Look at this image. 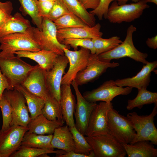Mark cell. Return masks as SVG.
Segmentation results:
<instances>
[{
	"mask_svg": "<svg viewBox=\"0 0 157 157\" xmlns=\"http://www.w3.org/2000/svg\"><path fill=\"white\" fill-rule=\"evenodd\" d=\"M51 143L54 149L57 148L66 152L74 151L72 135L67 125H63L55 130Z\"/></svg>",
	"mask_w": 157,
	"mask_h": 157,
	"instance_id": "22",
	"label": "cell"
},
{
	"mask_svg": "<svg viewBox=\"0 0 157 157\" xmlns=\"http://www.w3.org/2000/svg\"><path fill=\"white\" fill-rule=\"evenodd\" d=\"M42 114L48 119L64 123L59 102L50 95L45 100Z\"/></svg>",
	"mask_w": 157,
	"mask_h": 157,
	"instance_id": "30",
	"label": "cell"
},
{
	"mask_svg": "<svg viewBox=\"0 0 157 157\" xmlns=\"http://www.w3.org/2000/svg\"><path fill=\"white\" fill-rule=\"evenodd\" d=\"M13 53L19 57L28 58L35 61L46 71H48L53 67L59 55L54 52L44 50L36 51H21Z\"/></svg>",
	"mask_w": 157,
	"mask_h": 157,
	"instance_id": "21",
	"label": "cell"
},
{
	"mask_svg": "<svg viewBox=\"0 0 157 157\" xmlns=\"http://www.w3.org/2000/svg\"><path fill=\"white\" fill-rule=\"evenodd\" d=\"M53 22L57 30L87 26L79 18L72 13L63 15Z\"/></svg>",
	"mask_w": 157,
	"mask_h": 157,
	"instance_id": "35",
	"label": "cell"
},
{
	"mask_svg": "<svg viewBox=\"0 0 157 157\" xmlns=\"http://www.w3.org/2000/svg\"><path fill=\"white\" fill-rule=\"evenodd\" d=\"M64 51V55L68 60L69 66L67 71L63 76L61 85H71L77 74L87 66L91 53L89 49L82 47L74 51L65 48Z\"/></svg>",
	"mask_w": 157,
	"mask_h": 157,
	"instance_id": "14",
	"label": "cell"
},
{
	"mask_svg": "<svg viewBox=\"0 0 157 157\" xmlns=\"http://www.w3.org/2000/svg\"><path fill=\"white\" fill-rule=\"evenodd\" d=\"M136 31V27L131 25L127 29L124 41L112 50L97 55L99 58L104 61L110 62L113 59L127 57L144 64L148 63L149 62L146 59L148 54L140 51L134 45L133 35Z\"/></svg>",
	"mask_w": 157,
	"mask_h": 157,
	"instance_id": "2",
	"label": "cell"
},
{
	"mask_svg": "<svg viewBox=\"0 0 157 157\" xmlns=\"http://www.w3.org/2000/svg\"><path fill=\"white\" fill-rule=\"evenodd\" d=\"M108 125L110 134L122 143L130 144L136 133L126 117L112 108L108 114Z\"/></svg>",
	"mask_w": 157,
	"mask_h": 157,
	"instance_id": "8",
	"label": "cell"
},
{
	"mask_svg": "<svg viewBox=\"0 0 157 157\" xmlns=\"http://www.w3.org/2000/svg\"><path fill=\"white\" fill-rule=\"evenodd\" d=\"M71 84L74 89L77 99L74 113L76 120L75 126L84 136L91 114L97 104L89 102L84 98L74 80Z\"/></svg>",
	"mask_w": 157,
	"mask_h": 157,
	"instance_id": "16",
	"label": "cell"
},
{
	"mask_svg": "<svg viewBox=\"0 0 157 157\" xmlns=\"http://www.w3.org/2000/svg\"><path fill=\"white\" fill-rule=\"evenodd\" d=\"M138 90L135 98L128 100L126 106L127 110H131L135 108L140 109L144 105L157 103V92L149 91L145 88L138 89Z\"/></svg>",
	"mask_w": 157,
	"mask_h": 157,
	"instance_id": "29",
	"label": "cell"
},
{
	"mask_svg": "<svg viewBox=\"0 0 157 157\" xmlns=\"http://www.w3.org/2000/svg\"><path fill=\"white\" fill-rule=\"evenodd\" d=\"M0 108L2 116V125L1 130L4 131L8 129L11 126L12 113L10 105L3 94L0 100Z\"/></svg>",
	"mask_w": 157,
	"mask_h": 157,
	"instance_id": "37",
	"label": "cell"
},
{
	"mask_svg": "<svg viewBox=\"0 0 157 157\" xmlns=\"http://www.w3.org/2000/svg\"><path fill=\"white\" fill-rule=\"evenodd\" d=\"M68 63V60L65 55H58L53 67L46 71V83L49 92L59 102L62 79Z\"/></svg>",
	"mask_w": 157,
	"mask_h": 157,
	"instance_id": "15",
	"label": "cell"
},
{
	"mask_svg": "<svg viewBox=\"0 0 157 157\" xmlns=\"http://www.w3.org/2000/svg\"><path fill=\"white\" fill-rule=\"evenodd\" d=\"M66 153L60 149L54 150L21 145L10 157H37L45 154H61Z\"/></svg>",
	"mask_w": 157,
	"mask_h": 157,
	"instance_id": "31",
	"label": "cell"
},
{
	"mask_svg": "<svg viewBox=\"0 0 157 157\" xmlns=\"http://www.w3.org/2000/svg\"><path fill=\"white\" fill-rule=\"evenodd\" d=\"M97 55L109 51L114 49L121 43L122 41L117 36L108 39L97 38L92 39Z\"/></svg>",
	"mask_w": 157,
	"mask_h": 157,
	"instance_id": "32",
	"label": "cell"
},
{
	"mask_svg": "<svg viewBox=\"0 0 157 157\" xmlns=\"http://www.w3.org/2000/svg\"><path fill=\"white\" fill-rule=\"evenodd\" d=\"M69 11L79 18L87 25H95L94 16L88 12L79 0H61Z\"/></svg>",
	"mask_w": 157,
	"mask_h": 157,
	"instance_id": "27",
	"label": "cell"
},
{
	"mask_svg": "<svg viewBox=\"0 0 157 157\" xmlns=\"http://www.w3.org/2000/svg\"><path fill=\"white\" fill-rule=\"evenodd\" d=\"M73 136L75 152L88 155L92 151V149L87 140L75 126L69 128Z\"/></svg>",
	"mask_w": 157,
	"mask_h": 157,
	"instance_id": "34",
	"label": "cell"
},
{
	"mask_svg": "<svg viewBox=\"0 0 157 157\" xmlns=\"http://www.w3.org/2000/svg\"><path fill=\"white\" fill-rule=\"evenodd\" d=\"M154 104L153 110L149 115H139L135 112L127 115L126 117L136 133L135 137L130 144L139 141L147 140L154 144H157V129L154 122L157 114V103Z\"/></svg>",
	"mask_w": 157,
	"mask_h": 157,
	"instance_id": "3",
	"label": "cell"
},
{
	"mask_svg": "<svg viewBox=\"0 0 157 157\" xmlns=\"http://www.w3.org/2000/svg\"><path fill=\"white\" fill-rule=\"evenodd\" d=\"M31 26L28 20L17 13L0 26V38L13 33H25Z\"/></svg>",
	"mask_w": 157,
	"mask_h": 157,
	"instance_id": "24",
	"label": "cell"
},
{
	"mask_svg": "<svg viewBox=\"0 0 157 157\" xmlns=\"http://www.w3.org/2000/svg\"><path fill=\"white\" fill-rule=\"evenodd\" d=\"M116 0H99L98 6L95 9L89 12L94 16H97L99 20L103 17L106 19L107 14L110 3Z\"/></svg>",
	"mask_w": 157,
	"mask_h": 157,
	"instance_id": "39",
	"label": "cell"
},
{
	"mask_svg": "<svg viewBox=\"0 0 157 157\" xmlns=\"http://www.w3.org/2000/svg\"><path fill=\"white\" fill-rule=\"evenodd\" d=\"M20 2L22 9L31 18L36 26L40 30L42 18L38 15V0H18Z\"/></svg>",
	"mask_w": 157,
	"mask_h": 157,
	"instance_id": "33",
	"label": "cell"
},
{
	"mask_svg": "<svg viewBox=\"0 0 157 157\" xmlns=\"http://www.w3.org/2000/svg\"><path fill=\"white\" fill-rule=\"evenodd\" d=\"M113 107L111 102L102 101L97 104L92 110L85 135L92 136L110 134L108 125V114Z\"/></svg>",
	"mask_w": 157,
	"mask_h": 157,
	"instance_id": "9",
	"label": "cell"
},
{
	"mask_svg": "<svg viewBox=\"0 0 157 157\" xmlns=\"http://www.w3.org/2000/svg\"><path fill=\"white\" fill-rule=\"evenodd\" d=\"M0 43V58L13 54L15 51H36L42 50L26 32L13 33L1 38Z\"/></svg>",
	"mask_w": 157,
	"mask_h": 157,
	"instance_id": "7",
	"label": "cell"
},
{
	"mask_svg": "<svg viewBox=\"0 0 157 157\" xmlns=\"http://www.w3.org/2000/svg\"><path fill=\"white\" fill-rule=\"evenodd\" d=\"M39 1H55V0H38Z\"/></svg>",
	"mask_w": 157,
	"mask_h": 157,
	"instance_id": "49",
	"label": "cell"
},
{
	"mask_svg": "<svg viewBox=\"0 0 157 157\" xmlns=\"http://www.w3.org/2000/svg\"><path fill=\"white\" fill-rule=\"evenodd\" d=\"M61 43L70 46L74 50H77L79 47L89 49L90 53L95 54V50L92 39L89 38H71L63 40Z\"/></svg>",
	"mask_w": 157,
	"mask_h": 157,
	"instance_id": "36",
	"label": "cell"
},
{
	"mask_svg": "<svg viewBox=\"0 0 157 157\" xmlns=\"http://www.w3.org/2000/svg\"><path fill=\"white\" fill-rule=\"evenodd\" d=\"M14 89L22 93L25 98L31 119L42 114L45 103L44 99L31 93L21 85L15 87Z\"/></svg>",
	"mask_w": 157,
	"mask_h": 157,
	"instance_id": "26",
	"label": "cell"
},
{
	"mask_svg": "<svg viewBox=\"0 0 157 157\" xmlns=\"http://www.w3.org/2000/svg\"><path fill=\"white\" fill-rule=\"evenodd\" d=\"M55 1H38L39 16L41 17L46 18L53 6Z\"/></svg>",
	"mask_w": 157,
	"mask_h": 157,
	"instance_id": "40",
	"label": "cell"
},
{
	"mask_svg": "<svg viewBox=\"0 0 157 157\" xmlns=\"http://www.w3.org/2000/svg\"><path fill=\"white\" fill-rule=\"evenodd\" d=\"M70 13L61 0H55L51 10L46 17L53 22Z\"/></svg>",
	"mask_w": 157,
	"mask_h": 157,
	"instance_id": "38",
	"label": "cell"
},
{
	"mask_svg": "<svg viewBox=\"0 0 157 157\" xmlns=\"http://www.w3.org/2000/svg\"><path fill=\"white\" fill-rule=\"evenodd\" d=\"M57 31L54 22L44 17L40 30L31 26L26 32L37 43L42 50L51 51L59 55H64V49L69 48V46L63 44L58 41Z\"/></svg>",
	"mask_w": 157,
	"mask_h": 157,
	"instance_id": "1",
	"label": "cell"
},
{
	"mask_svg": "<svg viewBox=\"0 0 157 157\" xmlns=\"http://www.w3.org/2000/svg\"><path fill=\"white\" fill-rule=\"evenodd\" d=\"M0 8L7 13L11 14L13 9L12 3L10 1L4 2L0 1Z\"/></svg>",
	"mask_w": 157,
	"mask_h": 157,
	"instance_id": "44",
	"label": "cell"
},
{
	"mask_svg": "<svg viewBox=\"0 0 157 157\" xmlns=\"http://www.w3.org/2000/svg\"><path fill=\"white\" fill-rule=\"evenodd\" d=\"M85 137L95 157H124L126 155L122 144L110 134Z\"/></svg>",
	"mask_w": 157,
	"mask_h": 157,
	"instance_id": "5",
	"label": "cell"
},
{
	"mask_svg": "<svg viewBox=\"0 0 157 157\" xmlns=\"http://www.w3.org/2000/svg\"><path fill=\"white\" fill-rule=\"evenodd\" d=\"M101 25L99 23L92 26H84L57 30V37L60 42L64 40L71 38H89L93 39L102 37Z\"/></svg>",
	"mask_w": 157,
	"mask_h": 157,
	"instance_id": "19",
	"label": "cell"
},
{
	"mask_svg": "<svg viewBox=\"0 0 157 157\" xmlns=\"http://www.w3.org/2000/svg\"><path fill=\"white\" fill-rule=\"evenodd\" d=\"M3 94L11 106L12 120L11 126L27 127L31 118L27 106L26 104V100L23 95L15 89L13 90H5Z\"/></svg>",
	"mask_w": 157,
	"mask_h": 157,
	"instance_id": "12",
	"label": "cell"
},
{
	"mask_svg": "<svg viewBox=\"0 0 157 157\" xmlns=\"http://www.w3.org/2000/svg\"><path fill=\"white\" fill-rule=\"evenodd\" d=\"M14 89L6 77L1 73L0 69V100L5 90H13Z\"/></svg>",
	"mask_w": 157,
	"mask_h": 157,
	"instance_id": "41",
	"label": "cell"
},
{
	"mask_svg": "<svg viewBox=\"0 0 157 157\" xmlns=\"http://www.w3.org/2000/svg\"><path fill=\"white\" fill-rule=\"evenodd\" d=\"M9 14L0 8V26L6 22L11 16Z\"/></svg>",
	"mask_w": 157,
	"mask_h": 157,
	"instance_id": "46",
	"label": "cell"
},
{
	"mask_svg": "<svg viewBox=\"0 0 157 157\" xmlns=\"http://www.w3.org/2000/svg\"><path fill=\"white\" fill-rule=\"evenodd\" d=\"M13 54L0 58V69L11 86L21 85L31 71L35 67Z\"/></svg>",
	"mask_w": 157,
	"mask_h": 157,
	"instance_id": "4",
	"label": "cell"
},
{
	"mask_svg": "<svg viewBox=\"0 0 157 157\" xmlns=\"http://www.w3.org/2000/svg\"><path fill=\"white\" fill-rule=\"evenodd\" d=\"M86 9H95L99 5V0H79Z\"/></svg>",
	"mask_w": 157,
	"mask_h": 157,
	"instance_id": "43",
	"label": "cell"
},
{
	"mask_svg": "<svg viewBox=\"0 0 157 157\" xmlns=\"http://www.w3.org/2000/svg\"><path fill=\"white\" fill-rule=\"evenodd\" d=\"M53 134L40 135L27 131L23 137L21 145L40 149L54 150L51 144Z\"/></svg>",
	"mask_w": 157,
	"mask_h": 157,
	"instance_id": "28",
	"label": "cell"
},
{
	"mask_svg": "<svg viewBox=\"0 0 157 157\" xmlns=\"http://www.w3.org/2000/svg\"><path fill=\"white\" fill-rule=\"evenodd\" d=\"M132 90V88L130 87L124 88L118 86L115 81L110 80L104 82L95 89L85 92L83 96L90 102L101 101L109 103L117 96L129 94Z\"/></svg>",
	"mask_w": 157,
	"mask_h": 157,
	"instance_id": "10",
	"label": "cell"
},
{
	"mask_svg": "<svg viewBox=\"0 0 157 157\" xmlns=\"http://www.w3.org/2000/svg\"><path fill=\"white\" fill-rule=\"evenodd\" d=\"M45 72L46 71L37 64L21 84L31 93L44 100L50 95L47 86Z\"/></svg>",
	"mask_w": 157,
	"mask_h": 157,
	"instance_id": "17",
	"label": "cell"
},
{
	"mask_svg": "<svg viewBox=\"0 0 157 157\" xmlns=\"http://www.w3.org/2000/svg\"><path fill=\"white\" fill-rule=\"evenodd\" d=\"M119 65L117 63L101 60L96 54L90 53L87 66L77 74L74 81L78 86L82 85L97 79L108 68Z\"/></svg>",
	"mask_w": 157,
	"mask_h": 157,
	"instance_id": "11",
	"label": "cell"
},
{
	"mask_svg": "<svg viewBox=\"0 0 157 157\" xmlns=\"http://www.w3.org/2000/svg\"><path fill=\"white\" fill-rule=\"evenodd\" d=\"M64 124L58 121L49 120L41 114L31 119L28 125V131L40 135L53 134L56 129Z\"/></svg>",
	"mask_w": 157,
	"mask_h": 157,
	"instance_id": "23",
	"label": "cell"
},
{
	"mask_svg": "<svg viewBox=\"0 0 157 157\" xmlns=\"http://www.w3.org/2000/svg\"><path fill=\"white\" fill-rule=\"evenodd\" d=\"M56 157H95V155L93 151L88 155L78 153L74 151L66 152L64 154H56Z\"/></svg>",
	"mask_w": 157,
	"mask_h": 157,
	"instance_id": "42",
	"label": "cell"
},
{
	"mask_svg": "<svg viewBox=\"0 0 157 157\" xmlns=\"http://www.w3.org/2000/svg\"><path fill=\"white\" fill-rule=\"evenodd\" d=\"M146 3L148 2H151L157 5V0H143Z\"/></svg>",
	"mask_w": 157,
	"mask_h": 157,
	"instance_id": "48",
	"label": "cell"
},
{
	"mask_svg": "<svg viewBox=\"0 0 157 157\" xmlns=\"http://www.w3.org/2000/svg\"><path fill=\"white\" fill-rule=\"evenodd\" d=\"M122 144L128 157L157 156V149L149 141H139L131 144Z\"/></svg>",
	"mask_w": 157,
	"mask_h": 157,
	"instance_id": "25",
	"label": "cell"
},
{
	"mask_svg": "<svg viewBox=\"0 0 157 157\" xmlns=\"http://www.w3.org/2000/svg\"><path fill=\"white\" fill-rule=\"evenodd\" d=\"M28 127L13 125L8 129L0 130V157H10L21 145Z\"/></svg>",
	"mask_w": 157,
	"mask_h": 157,
	"instance_id": "13",
	"label": "cell"
},
{
	"mask_svg": "<svg viewBox=\"0 0 157 157\" xmlns=\"http://www.w3.org/2000/svg\"><path fill=\"white\" fill-rule=\"evenodd\" d=\"M59 103L64 120L69 128L75 126L74 115L76 106L70 85H61Z\"/></svg>",
	"mask_w": 157,
	"mask_h": 157,
	"instance_id": "20",
	"label": "cell"
},
{
	"mask_svg": "<svg viewBox=\"0 0 157 157\" xmlns=\"http://www.w3.org/2000/svg\"><path fill=\"white\" fill-rule=\"evenodd\" d=\"M144 65L135 76L132 77L117 79L115 81L116 84L119 86H128L135 88L138 90L143 88H147L150 81L151 73L157 67V61L149 62Z\"/></svg>",
	"mask_w": 157,
	"mask_h": 157,
	"instance_id": "18",
	"label": "cell"
},
{
	"mask_svg": "<svg viewBox=\"0 0 157 157\" xmlns=\"http://www.w3.org/2000/svg\"><path fill=\"white\" fill-rule=\"evenodd\" d=\"M147 45L150 48L156 49L157 48V35L148 38L146 41Z\"/></svg>",
	"mask_w": 157,
	"mask_h": 157,
	"instance_id": "45",
	"label": "cell"
},
{
	"mask_svg": "<svg viewBox=\"0 0 157 157\" xmlns=\"http://www.w3.org/2000/svg\"><path fill=\"white\" fill-rule=\"evenodd\" d=\"M149 7L147 3L143 0L122 5H118L117 1H115L109 7L106 19L113 23L131 22L139 18L144 10Z\"/></svg>",
	"mask_w": 157,
	"mask_h": 157,
	"instance_id": "6",
	"label": "cell"
},
{
	"mask_svg": "<svg viewBox=\"0 0 157 157\" xmlns=\"http://www.w3.org/2000/svg\"><path fill=\"white\" fill-rule=\"evenodd\" d=\"M131 0L134 3H136L139 0H116L119 5H122L126 4L128 1Z\"/></svg>",
	"mask_w": 157,
	"mask_h": 157,
	"instance_id": "47",
	"label": "cell"
}]
</instances>
